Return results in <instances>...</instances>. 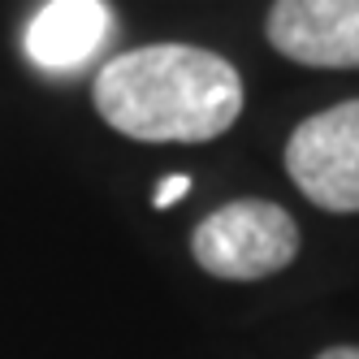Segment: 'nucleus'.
<instances>
[{
    "instance_id": "f257e3e1",
    "label": "nucleus",
    "mask_w": 359,
    "mask_h": 359,
    "mask_svg": "<svg viewBox=\"0 0 359 359\" xmlns=\"http://www.w3.org/2000/svg\"><path fill=\"white\" fill-rule=\"evenodd\" d=\"M91 100L126 139L212 143L243 113V79L208 48L147 43L100 65Z\"/></svg>"
},
{
    "instance_id": "f03ea898",
    "label": "nucleus",
    "mask_w": 359,
    "mask_h": 359,
    "mask_svg": "<svg viewBox=\"0 0 359 359\" xmlns=\"http://www.w3.org/2000/svg\"><path fill=\"white\" fill-rule=\"evenodd\" d=\"M195 264L221 281H264L294 264L299 225L273 199H229L191 234Z\"/></svg>"
},
{
    "instance_id": "7ed1b4c3",
    "label": "nucleus",
    "mask_w": 359,
    "mask_h": 359,
    "mask_svg": "<svg viewBox=\"0 0 359 359\" xmlns=\"http://www.w3.org/2000/svg\"><path fill=\"white\" fill-rule=\"evenodd\" d=\"M290 182L325 212H359V100H342L286 139Z\"/></svg>"
},
{
    "instance_id": "20e7f679",
    "label": "nucleus",
    "mask_w": 359,
    "mask_h": 359,
    "mask_svg": "<svg viewBox=\"0 0 359 359\" xmlns=\"http://www.w3.org/2000/svg\"><path fill=\"white\" fill-rule=\"evenodd\" d=\"M273 53L312 69H359V0H273Z\"/></svg>"
},
{
    "instance_id": "39448f33",
    "label": "nucleus",
    "mask_w": 359,
    "mask_h": 359,
    "mask_svg": "<svg viewBox=\"0 0 359 359\" xmlns=\"http://www.w3.org/2000/svg\"><path fill=\"white\" fill-rule=\"evenodd\" d=\"M109 35L113 13L104 0H48L27 31V53L43 69H74Z\"/></svg>"
},
{
    "instance_id": "423d86ee",
    "label": "nucleus",
    "mask_w": 359,
    "mask_h": 359,
    "mask_svg": "<svg viewBox=\"0 0 359 359\" xmlns=\"http://www.w3.org/2000/svg\"><path fill=\"white\" fill-rule=\"evenodd\" d=\"M191 191V177L187 173H173V177H165V182L156 187V195H151V208H169V203H177Z\"/></svg>"
},
{
    "instance_id": "0eeeda50",
    "label": "nucleus",
    "mask_w": 359,
    "mask_h": 359,
    "mask_svg": "<svg viewBox=\"0 0 359 359\" xmlns=\"http://www.w3.org/2000/svg\"><path fill=\"white\" fill-rule=\"evenodd\" d=\"M316 359H359V346H329V351H320Z\"/></svg>"
}]
</instances>
